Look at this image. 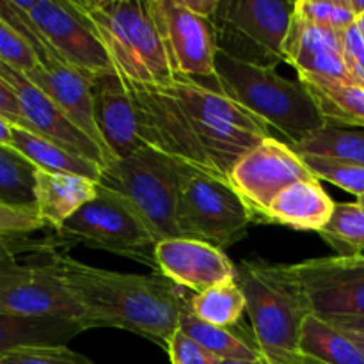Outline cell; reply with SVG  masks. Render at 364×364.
<instances>
[{"label": "cell", "mask_w": 364, "mask_h": 364, "mask_svg": "<svg viewBox=\"0 0 364 364\" xmlns=\"http://www.w3.org/2000/svg\"><path fill=\"white\" fill-rule=\"evenodd\" d=\"M0 117L9 121L13 127L25 128L23 114H21L16 95H14L13 87L2 77H0Z\"/></svg>", "instance_id": "39"}, {"label": "cell", "mask_w": 364, "mask_h": 364, "mask_svg": "<svg viewBox=\"0 0 364 364\" xmlns=\"http://www.w3.org/2000/svg\"><path fill=\"white\" fill-rule=\"evenodd\" d=\"M355 25H358L359 32H361V36L364 38V13L361 14V16H358V20H355Z\"/></svg>", "instance_id": "45"}, {"label": "cell", "mask_w": 364, "mask_h": 364, "mask_svg": "<svg viewBox=\"0 0 364 364\" xmlns=\"http://www.w3.org/2000/svg\"><path fill=\"white\" fill-rule=\"evenodd\" d=\"M309 311L322 320L364 316V258L326 256L290 265Z\"/></svg>", "instance_id": "12"}, {"label": "cell", "mask_w": 364, "mask_h": 364, "mask_svg": "<svg viewBox=\"0 0 364 364\" xmlns=\"http://www.w3.org/2000/svg\"><path fill=\"white\" fill-rule=\"evenodd\" d=\"M167 354H169L171 364H219L220 359L210 354L208 350L196 343L192 338L181 333L180 329L171 336L167 343Z\"/></svg>", "instance_id": "37"}, {"label": "cell", "mask_w": 364, "mask_h": 364, "mask_svg": "<svg viewBox=\"0 0 364 364\" xmlns=\"http://www.w3.org/2000/svg\"><path fill=\"white\" fill-rule=\"evenodd\" d=\"M50 262L82 311L87 329H121L167 350L188 297L164 274H121L52 252Z\"/></svg>", "instance_id": "1"}, {"label": "cell", "mask_w": 364, "mask_h": 364, "mask_svg": "<svg viewBox=\"0 0 364 364\" xmlns=\"http://www.w3.org/2000/svg\"><path fill=\"white\" fill-rule=\"evenodd\" d=\"M11 137H13V124L0 117V144L11 146Z\"/></svg>", "instance_id": "43"}, {"label": "cell", "mask_w": 364, "mask_h": 364, "mask_svg": "<svg viewBox=\"0 0 364 364\" xmlns=\"http://www.w3.org/2000/svg\"><path fill=\"white\" fill-rule=\"evenodd\" d=\"M52 52L87 80L114 66L91 21L73 0H16Z\"/></svg>", "instance_id": "10"}, {"label": "cell", "mask_w": 364, "mask_h": 364, "mask_svg": "<svg viewBox=\"0 0 364 364\" xmlns=\"http://www.w3.org/2000/svg\"><path fill=\"white\" fill-rule=\"evenodd\" d=\"M341 43H343V59L348 73L355 84L364 85V38L358 25H350L341 34Z\"/></svg>", "instance_id": "38"}, {"label": "cell", "mask_w": 364, "mask_h": 364, "mask_svg": "<svg viewBox=\"0 0 364 364\" xmlns=\"http://www.w3.org/2000/svg\"><path fill=\"white\" fill-rule=\"evenodd\" d=\"M173 77L205 82L215 77V25L192 13L181 0H146Z\"/></svg>", "instance_id": "11"}, {"label": "cell", "mask_w": 364, "mask_h": 364, "mask_svg": "<svg viewBox=\"0 0 364 364\" xmlns=\"http://www.w3.org/2000/svg\"><path fill=\"white\" fill-rule=\"evenodd\" d=\"M336 203L316 178L291 183L276 196L267 212V223L295 231H320L329 223Z\"/></svg>", "instance_id": "21"}, {"label": "cell", "mask_w": 364, "mask_h": 364, "mask_svg": "<svg viewBox=\"0 0 364 364\" xmlns=\"http://www.w3.org/2000/svg\"><path fill=\"white\" fill-rule=\"evenodd\" d=\"M84 331H87V327L80 320L0 313V358L23 347L68 345V341Z\"/></svg>", "instance_id": "22"}, {"label": "cell", "mask_w": 364, "mask_h": 364, "mask_svg": "<svg viewBox=\"0 0 364 364\" xmlns=\"http://www.w3.org/2000/svg\"><path fill=\"white\" fill-rule=\"evenodd\" d=\"M291 148L301 156H326L364 167V130L326 124Z\"/></svg>", "instance_id": "27"}, {"label": "cell", "mask_w": 364, "mask_h": 364, "mask_svg": "<svg viewBox=\"0 0 364 364\" xmlns=\"http://www.w3.org/2000/svg\"><path fill=\"white\" fill-rule=\"evenodd\" d=\"M219 364H270L265 359H259V361H233V359H220Z\"/></svg>", "instance_id": "44"}, {"label": "cell", "mask_w": 364, "mask_h": 364, "mask_svg": "<svg viewBox=\"0 0 364 364\" xmlns=\"http://www.w3.org/2000/svg\"><path fill=\"white\" fill-rule=\"evenodd\" d=\"M95 107V121L107 151L114 160L130 156L141 149L137 116L123 77L117 71L89 80Z\"/></svg>", "instance_id": "18"}, {"label": "cell", "mask_w": 364, "mask_h": 364, "mask_svg": "<svg viewBox=\"0 0 364 364\" xmlns=\"http://www.w3.org/2000/svg\"><path fill=\"white\" fill-rule=\"evenodd\" d=\"M331 127L364 128V85L301 80Z\"/></svg>", "instance_id": "26"}, {"label": "cell", "mask_w": 364, "mask_h": 364, "mask_svg": "<svg viewBox=\"0 0 364 364\" xmlns=\"http://www.w3.org/2000/svg\"><path fill=\"white\" fill-rule=\"evenodd\" d=\"M181 2H183L185 7H188L192 13L199 14V16L210 18V20H212L217 7H219V0H181Z\"/></svg>", "instance_id": "41"}, {"label": "cell", "mask_w": 364, "mask_h": 364, "mask_svg": "<svg viewBox=\"0 0 364 364\" xmlns=\"http://www.w3.org/2000/svg\"><path fill=\"white\" fill-rule=\"evenodd\" d=\"M299 347L309 364H364L359 345L316 315H309L302 323Z\"/></svg>", "instance_id": "25"}, {"label": "cell", "mask_w": 364, "mask_h": 364, "mask_svg": "<svg viewBox=\"0 0 364 364\" xmlns=\"http://www.w3.org/2000/svg\"><path fill=\"white\" fill-rule=\"evenodd\" d=\"M187 171L149 146L103 167L98 185L123 198L155 242L180 238L178 198Z\"/></svg>", "instance_id": "5"}, {"label": "cell", "mask_w": 364, "mask_h": 364, "mask_svg": "<svg viewBox=\"0 0 364 364\" xmlns=\"http://www.w3.org/2000/svg\"><path fill=\"white\" fill-rule=\"evenodd\" d=\"M309 178L315 176L301 155L290 144L270 135L235 164L228 180L249 206L255 223H267V212L276 196L295 181Z\"/></svg>", "instance_id": "13"}, {"label": "cell", "mask_w": 364, "mask_h": 364, "mask_svg": "<svg viewBox=\"0 0 364 364\" xmlns=\"http://www.w3.org/2000/svg\"><path fill=\"white\" fill-rule=\"evenodd\" d=\"M326 322H329L331 326H334L341 333L364 338V316H361V318H333L326 320Z\"/></svg>", "instance_id": "40"}, {"label": "cell", "mask_w": 364, "mask_h": 364, "mask_svg": "<svg viewBox=\"0 0 364 364\" xmlns=\"http://www.w3.org/2000/svg\"><path fill=\"white\" fill-rule=\"evenodd\" d=\"M178 329L219 359H233V361H259V359H265L258 343H256L252 331L245 333L244 329L237 326L219 327L203 322L192 313V309L188 308V302L183 311H181Z\"/></svg>", "instance_id": "23"}, {"label": "cell", "mask_w": 364, "mask_h": 364, "mask_svg": "<svg viewBox=\"0 0 364 364\" xmlns=\"http://www.w3.org/2000/svg\"><path fill=\"white\" fill-rule=\"evenodd\" d=\"M213 80L220 91L279 132L290 146L327 124L306 85L283 78L272 68L242 63L217 52Z\"/></svg>", "instance_id": "3"}, {"label": "cell", "mask_w": 364, "mask_h": 364, "mask_svg": "<svg viewBox=\"0 0 364 364\" xmlns=\"http://www.w3.org/2000/svg\"><path fill=\"white\" fill-rule=\"evenodd\" d=\"M341 34L343 32L309 23L294 11L284 41V63L297 70L299 80L355 84L345 66Z\"/></svg>", "instance_id": "16"}, {"label": "cell", "mask_w": 364, "mask_h": 364, "mask_svg": "<svg viewBox=\"0 0 364 364\" xmlns=\"http://www.w3.org/2000/svg\"><path fill=\"white\" fill-rule=\"evenodd\" d=\"M294 11L295 2L288 0H219L212 18L219 52L276 70L284 63Z\"/></svg>", "instance_id": "6"}, {"label": "cell", "mask_w": 364, "mask_h": 364, "mask_svg": "<svg viewBox=\"0 0 364 364\" xmlns=\"http://www.w3.org/2000/svg\"><path fill=\"white\" fill-rule=\"evenodd\" d=\"M155 265L160 274L194 294L237 279V265L223 249L192 238H169L155 245Z\"/></svg>", "instance_id": "15"}, {"label": "cell", "mask_w": 364, "mask_h": 364, "mask_svg": "<svg viewBox=\"0 0 364 364\" xmlns=\"http://www.w3.org/2000/svg\"><path fill=\"white\" fill-rule=\"evenodd\" d=\"M358 203H359V205H361V206H364V196H361V198L358 199Z\"/></svg>", "instance_id": "47"}, {"label": "cell", "mask_w": 364, "mask_h": 364, "mask_svg": "<svg viewBox=\"0 0 364 364\" xmlns=\"http://www.w3.org/2000/svg\"><path fill=\"white\" fill-rule=\"evenodd\" d=\"M96 196L98 181L75 174L36 171V210L43 224L55 233Z\"/></svg>", "instance_id": "20"}, {"label": "cell", "mask_w": 364, "mask_h": 364, "mask_svg": "<svg viewBox=\"0 0 364 364\" xmlns=\"http://www.w3.org/2000/svg\"><path fill=\"white\" fill-rule=\"evenodd\" d=\"M123 80L132 96L142 144L166 155L187 173L228 180L205 151L187 110L166 84L148 85Z\"/></svg>", "instance_id": "7"}, {"label": "cell", "mask_w": 364, "mask_h": 364, "mask_svg": "<svg viewBox=\"0 0 364 364\" xmlns=\"http://www.w3.org/2000/svg\"><path fill=\"white\" fill-rule=\"evenodd\" d=\"M11 148L27 156L38 169L50 171V173L75 174V176H84L95 181H98L102 176L103 166L84 159L64 146L41 137L34 132L25 130V128L13 127Z\"/></svg>", "instance_id": "24"}, {"label": "cell", "mask_w": 364, "mask_h": 364, "mask_svg": "<svg viewBox=\"0 0 364 364\" xmlns=\"http://www.w3.org/2000/svg\"><path fill=\"white\" fill-rule=\"evenodd\" d=\"M237 283L263 358L270 364H309L301 354L302 323L313 315L290 265L244 259Z\"/></svg>", "instance_id": "2"}, {"label": "cell", "mask_w": 364, "mask_h": 364, "mask_svg": "<svg viewBox=\"0 0 364 364\" xmlns=\"http://www.w3.org/2000/svg\"><path fill=\"white\" fill-rule=\"evenodd\" d=\"M36 171L27 156L0 144V205L36 208Z\"/></svg>", "instance_id": "29"}, {"label": "cell", "mask_w": 364, "mask_h": 364, "mask_svg": "<svg viewBox=\"0 0 364 364\" xmlns=\"http://www.w3.org/2000/svg\"><path fill=\"white\" fill-rule=\"evenodd\" d=\"M91 21L112 66L137 84L164 85L173 80L166 52L146 2L141 0H73Z\"/></svg>", "instance_id": "4"}, {"label": "cell", "mask_w": 364, "mask_h": 364, "mask_svg": "<svg viewBox=\"0 0 364 364\" xmlns=\"http://www.w3.org/2000/svg\"><path fill=\"white\" fill-rule=\"evenodd\" d=\"M45 228L36 208L0 205V237H28Z\"/></svg>", "instance_id": "36"}, {"label": "cell", "mask_w": 364, "mask_h": 364, "mask_svg": "<svg viewBox=\"0 0 364 364\" xmlns=\"http://www.w3.org/2000/svg\"><path fill=\"white\" fill-rule=\"evenodd\" d=\"M301 159L318 181H329L358 198L364 196V167L316 155H304Z\"/></svg>", "instance_id": "31"}, {"label": "cell", "mask_w": 364, "mask_h": 364, "mask_svg": "<svg viewBox=\"0 0 364 364\" xmlns=\"http://www.w3.org/2000/svg\"><path fill=\"white\" fill-rule=\"evenodd\" d=\"M361 256H363V258H364V251H363V252H361Z\"/></svg>", "instance_id": "48"}, {"label": "cell", "mask_w": 364, "mask_h": 364, "mask_svg": "<svg viewBox=\"0 0 364 364\" xmlns=\"http://www.w3.org/2000/svg\"><path fill=\"white\" fill-rule=\"evenodd\" d=\"M255 215L228 180L187 173L178 198V230L183 238L219 249L240 242Z\"/></svg>", "instance_id": "8"}, {"label": "cell", "mask_w": 364, "mask_h": 364, "mask_svg": "<svg viewBox=\"0 0 364 364\" xmlns=\"http://www.w3.org/2000/svg\"><path fill=\"white\" fill-rule=\"evenodd\" d=\"M188 308L199 320L219 327H235L247 309L237 279L215 284L188 299Z\"/></svg>", "instance_id": "28"}, {"label": "cell", "mask_w": 364, "mask_h": 364, "mask_svg": "<svg viewBox=\"0 0 364 364\" xmlns=\"http://www.w3.org/2000/svg\"><path fill=\"white\" fill-rule=\"evenodd\" d=\"M0 364H91L84 354L60 347H23L0 358Z\"/></svg>", "instance_id": "34"}, {"label": "cell", "mask_w": 364, "mask_h": 364, "mask_svg": "<svg viewBox=\"0 0 364 364\" xmlns=\"http://www.w3.org/2000/svg\"><path fill=\"white\" fill-rule=\"evenodd\" d=\"M0 313L20 316H59L82 322L80 308L68 291L48 256L45 263H27L25 272L0 290Z\"/></svg>", "instance_id": "17"}, {"label": "cell", "mask_w": 364, "mask_h": 364, "mask_svg": "<svg viewBox=\"0 0 364 364\" xmlns=\"http://www.w3.org/2000/svg\"><path fill=\"white\" fill-rule=\"evenodd\" d=\"M0 77L13 87L16 95L21 114H23L25 130L50 139L100 166H109L98 144L91 137H87L77 124L71 123L64 116L63 110L41 89L36 87L23 73L0 63Z\"/></svg>", "instance_id": "14"}, {"label": "cell", "mask_w": 364, "mask_h": 364, "mask_svg": "<svg viewBox=\"0 0 364 364\" xmlns=\"http://www.w3.org/2000/svg\"><path fill=\"white\" fill-rule=\"evenodd\" d=\"M60 247H70V244L59 233L45 238L0 237V265L2 263H14L16 256L27 255V252L52 255V252H59Z\"/></svg>", "instance_id": "35"}, {"label": "cell", "mask_w": 364, "mask_h": 364, "mask_svg": "<svg viewBox=\"0 0 364 364\" xmlns=\"http://www.w3.org/2000/svg\"><path fill=\"white\" fill-rule=\"evenodd\" d=\"M25 267L27 265H21V263H2L0 265V290L6 288L7 284H11L13 281H16L21 274L25 272Z\"/></svg>", "instance_id": "42"}, {"label": "cell", "mask_w": 364, "mask_h": 364, "mask_svg": "<svg viewBox=\"0 0 364 364\" xmlns=\"http://www.w3.org/2000/svg\"><path fill=\"white\" fill-rule=\"evenodd\" d=\"M70 245L105 249L114 255L155 265V238L130 205L114 192L98 185V196L82 206L59 231Z\"/></svg>", "instance_id": "9"}, {"label": "cell", "mask_w": 364, "mask_h": 364, "mask_svg": "<svg viewBox=\"0 0 364 364\" xmlns=\"http://www.w3.org/2000/svg\"><path fill=\"white\" fill-rule=\"evenodd\" d=\"M25 77L41 89L57 107L64 112V116L77 124L87 137L98 144L105 155L107 162L112 164L114 159L107 151L102 141L98 127L95 121V107H92L91 84L75 68L68 66L59 57H48L38 64V68L27 73Z\"/></svg>", "instance_id": "19"}, {"label": "cell", "mask_w": 364, "mask_h": 364, "mask_svg": "<svg viewBox=\"0 0 364 364\" xmlns=\"http://www.w3.org/2000/svg\"><path fill=\"white\" fill-rule=\"evenodd\" d=\"M0 63L23 75L31 73L39 64L38 55L27 39L2 18H0Z\"/></svg>", "instance_id": "33"}, {"label": "cell", "mask_w": 364, "mask_h": 364, "mask_svg": "<svg viewBox=\"0 0 364 364\" xmlns=\"http://www.w3.org/2000/svg\"><path fill=\"white\" fill-rule=\"evenodd\" d=\"M347 336H350V334H347ZM350 338L359 345V348L364 352V338H359V336H350Z\"/></svg>", "instance_id": "46"}, {"label": "cell", "mask_w": 364, "mask_h": 364, "mask_svg": "<svg viewBox=\"0 0 364 364\" xmlns=\"http://www.w3.org/2000/svg\"><path fill=\"white\" fill-rule=\"evenodd\" d=\"M295 14L309 23L336 32H345L355 23V14L352 13L348 0H297Z\"/></svg>", "instance_id": "32"}, {"label": "cell", "mask_w": 364, "mask_h": 364, "mask_svg": "<svg viewBox=\"0 0 364 364\" xmlns=\"http://www.w3.org/2000/svg\"><path fill=\"white\" fill-rule=\"evenodd\" d=\"M318 235L336 256H361L364 251V206L359 203H336L329 223Z\"/></svg>", "instance_id": "30"}]
</instances>
